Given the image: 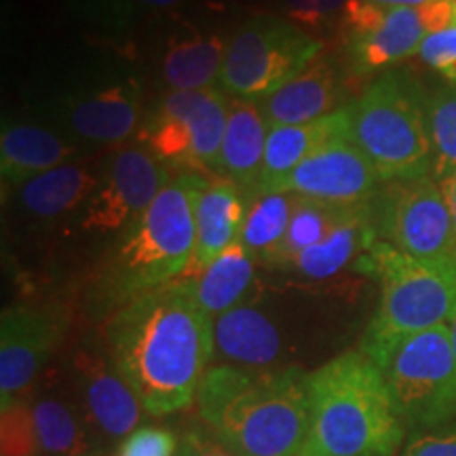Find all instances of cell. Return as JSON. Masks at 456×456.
I'll return each mask as SVG.
<instances>
[{
  "label": "cell",
  "instance_id": "cell-26",
  "mask_svg": "<svg viewBox=\"0 0 456 456\" xmlns=\"http://www.w3.org/2000/svg\"><path fill=\"white\" fill-rule=\"evenodd\" d=\"M226 43L216 34H191L169 45L163 57V78L171 91L216 87L224 66Z\"/></svg>",
  "mask_w": 456,
  "mask_h": 456
},
{
  "label": "cell",
  "instance_id": "cell-34",
  "mask_svg": "<svg viewBox=\"0 0 456 456\" xmlns=\"http://www.w3.org/2000/svg\"><path fill=\"white\" fill-rule=\"evenodd\" d=\"M175 437L159 427H144L129 433L121 446V456H174Z\"/></svg>",
  "mask_w": 456,
  "mask_h": 456
},
{
  "label": "cell",
  "instance_id": "cell-33",
  "mask_svg": "<svg viewBox=\"0 0 456 456\" xmlns=\"http://www.w3.org/2000/svg\"><path fill=\"white\" fill-rule=\"evenodd\" d=\"M349 0H283L289 21L296 26L319 28L345 13Z\"/></svg>",
  "mask_w": 456,
  "mask_h": 456
},
{
  "label": "cell",
  "instance_id": "cell-4",
  "mask_svg": "<svg viewBox=\"0 0 456 456\" xmlns=\"http://www.w3.org/2000/svg\"><path fill=\"white\" fill-rule=\"evenodd\" d=\"M208 180L180 171L151 208L127 228L102 275L106 300L118 306L171 281L191 269L195 256V212Z\"/></svg>",
  "mask_w": 456,
  "mask_h": 456
},
{
  "label": "cell",
  "instance_id": "cell-2",
  "mask_svg": "<svg viewBox=\"0 0 456 456\" xmlns=\"http://www.w3.org/2000/svg\"><path fill=\"white\" fill-rule=\"evenodd\" d=\"M199 414L239 456H300L309 433V389L300 370L214 366L197 393Z\"/></svg>",
  "mask_w": 456,
  "mask_h": 456
},
{
  "label": "cell",
  "instance_id": "cell-7",
  "mask_svg": "<svg viewBox=\"0 0 456 456\" xmlns=\"http://www.w3.org/2000/svg\"><path fill=\"white\" fill-rule=\"evenodd\" d=\"M370 359L408 431H429L456 419V357L448 323L397 338Z\"/></svg>",
  "mask_w": 456,
  "mask_h": 456
},
{
  "label": "cell",
  "instance_id": "cell-14",
  "mask_svg": "<svg viewBox=\"0 0 456 456\" xmlns=\"http://www.w3.org/2000/svg\"><path fill=\"white\" fill-rule=\"evenodd\" d=\"M342 21L359 72L379 70L419 53L420 43L429 34L420 7H385L370 0H349Z\"/></svg>",
  "mask_w": 456,
  "mask_h": 456
},
{
  "label": "cell",
  "instance_id": "cell-5",
  "mask_svg": "<svg viewBox=\"0 0 456 456\" xmlns=\"http://www.w3.org/2000/svg\"><path fill=\"white\" fill-rule=\"evenodd\" d=\"M363 269L380 279V305L362 340V353L372 357L408 334L444 326L456 311V256L419 260L387 241H376L362 260Z\"/></svg>",
  "mask_w": 456,
  "mask_h": 456
},
{
  "label": "cell",
  "instance_id": "cell-21",
  "mask_svg": "<svg viewBox=\"0 0 456 456\" xmlns=\"http://www.w3.org/2000/svg\"><path fill=\"white\" fill-rule=\"evenodd\" d=\"M245 212L248 208H245L243 192L235 182H208L197 201L195 256L188 271H203L237 241L241 235Z\"/></svg>",
  "mask_w": 456,
  "mask_h": 456
},
{
  "label": "cell",
  "instance_id": "cell-39",
  "mask_svg": "<svg viewBox=\"0 0 456 456\" xmlns=\"http://www.w3.org/2000/svg\"><path fill=\"white\" fill-rule=\"evenodd\" d=\"M370 3L385 4V7H420V4L431 3V0H370Z\"/></svg>",
  "mask_w": 456,
  "mask_h": 456
},
{
  "label": "cell",
  "instance_id": "cell-15",
  "mask_svg": "<svg viewBox=\"0 0 456 456\" xmlns=\"http://www.w3.org/2000/svg\"><path fill=\"white\" fill-rule=\"evenodd\" d=\"M68 129L95 146L123 144L142 121V89L135 81L108 83L66 100Z\"/></svg>",
  "mask_w": 456,
  "mask_h": 456
},
{
  "label": "cell",
  "instance_id": "cell-13",
  "mask_svg": "<svg viewBox=\"0 0 456 456\" xmlns=\"http://www.w3.org/2000/svg\"><path fill=\"white\" fill-rule=\"evenodd\" d=\"M379 182V174L345 131L306 157L279 186V192L353 208L372 201Z\"/></svg>",
  "mask_w": 456,
  "mask_h": 456
},
{
  "label": "cell",
  "instance_id": "cell-1",
  "mask_svg": "<svg viewBox=\"0 0 456 456\" xmlns=\"http://www.w3.org/2000/svg\"><path fill=\"white\" fill-rule=\"evenodd\" d=\"M106 336L114 368L152 416L191 406L216 353L212 317L182 277L114 309Z\"/></svg>",
  "mask_w": 456,
  "mask_h": 456
},
{
  "label": "cell",
  "instance_id": "cell-28",
  "mask_svg": "<svg viewBox=\"0 0 456 456\" xmlns=\"http://www.w3.org/2000/svg\"><path fill=\"white\" fill-rule=\"evenodd\" d=\"M355 208V205H353ZM351 208H342V205H330L322 201H313V199H296L292 218H289V226L285 231L283 241L273 254L271 265L283 266L294 256H298L305 249L313 248L319 241H323L334 226L345 218V214Z\"/></svg>",
  "mask_w": 456,
  "mask_h": 456
},
{
  "label": "cell",
  "instance_id": "cell-25",
  "mask_svg": "<svg viewBox=\"0 0 456 456\" xmlns=\"http://www.w3.org/2000/svg\"><path fill=\"white\" fill-rule=\"evenodd\" d=\"M254 265L256 258L245 249L241 239H237L212 265L197 271V277L184 275L182 279H186L197 305L214 322L222 313L239 306V300L252 285Z\"/></svg>",
  "mask_w": 456,
  "mask_h": 456
},
{
  "label": "cell",
  "instance_id": "cell-18",
  "mask_svg": "<svg viewBox=\"0 0 456 456\" xmlns=\"http://www.w3.org/2000/svg\"><path fill=\"white\" fill-rule=\"evenodd\" d=\"M77 155V146L53 131L28 123L4 125L0 135V175L4 184L21 188L45 171L72 163Z\"/></svg>",
  "mask_w": 456,
  "mask_h": 456
},
{
  "label": "cell",
  "instance_id": "cell-24",
  "mask_svg": "<svg viewBox=\"0 0 456 456\" xmlns=\"http://www.w3.org/2000/svg\"><path fill=\"white\" fill-rule=\"evenodd\" d=\"M98 182L100 175L89 165L72 161L45 171L17 188V201L21 205V212L34 220H57L81 205L85 208Z\"/></svg>",
  "mask_w": 456,
  "mask_h": 456
},
{
  "label": "cell",
  "instance_id": "cell-11",
  "mask_svg": "<svg viewBox=\"0 0 456 456\" xmlns=\"http://www.w3.org/2000/svg\"><path fill=\"white\" fill-rule=\"evenodd\" d=\"M171 178V169L146 146L121 148L108 161L94 195L85 203L81 228L98 235L127 231Z\"/></svg>",
  "mask_w": 456,
  "mask_h": 456
},
{
  "label": "cell",
  "instance_id": "cell-12",
  "mask_svg": "<svg viewBox=\"0 0 456 456\" xmlns=\"http://www.w3.org/2000/svg\"><path fill=\"white\" fill-rule=\"evenodd\" d=\"M68 328V315L60 306L15 305L0 319V399L3 406L32 385L53 355Z\"/></svg>",
  "mask_w": 456,
  "mask_h": 456
},
{
  "label": "cell",
  "instance_id": "cell-38",
  "mask_svg": "<svg viewBox=\"0 0 456 456\" xmlns=\"http://www.w3.org/2000/svg\"><path fill=\"white\" fill-rule=\"evenodd\" d=\"M442 191L446 195L450 214H452V224H454V243H456V174L448 175L442 182Z\"/></svg>",
  "mask_w": 456,
  "mask_h": 456
},
{
  "label": "cell",
  "instance_id": "cell-40",
  "mask_svg": "<svg viewBox=\"0 0 456 456\" xmlns=\"http://www.w3.org/2000/svg\"><path fill=\"white\" fill-rule=\"evenodd\" d=\"M448 328H450V336H452V346H454V357H456V311L452 319L448 322Z\"/></svg>",
  "mask_w": 456,
  "mask_h": 456
},
{
  "label": "cell",
  "instance_id": "cell-17",
  "mask_svg": "<svg viewBox=\"0 0 456 456\" xmlns=\"http://www.w3.org/2000/svg\"><path fill=\"white\" fill-rule=\"evenodd\" d=\"M349 131V110L346 106L338 108L319 121L305 125H277L271 127L269 140H266L265 163L258 184L252 191L256 192H275L283 184L292 171L311 157L319 146L326 144L334 135Z\"/></svg>",
  "mask_w": 456,
  "mask_h": 456
},
{
  "label": "cell",
  "instance_id": "cell-8",
  "mask_svg": "<svg viewBox=\"0 0 456 456\" xmlns=\"http://www.w3.org/2000/svg\"><path fill=\"white\" fill-rule=\"evenodd\" d=\"M322 51L323 43L294 21L254 17L226 43L220 87L231 98L258 104L298 77Z\"/></svg>",
  "mask_w": 456,
  "mask_h": 456
},
{
  "label": "cell",
  "instance_id": "cell-42",
  "mask_svg": "<svg viewBox=\"0 0 456 456\" xmlns=\"http://www.w3.org/2000/svg\"><path fill=\"white\" fill-rule=\"evenodd\" d=\"M450 3H452V0H450Z\"/></svg>",
  "mask_w": 456,
  "mask_h": 456
},
{
  "label": "cell",
  "instance_id": "cell-16",
  "mask_svg": "<svg viewBox=\"0 0 456 456\" xmlns=\"http://www.w3.org/2000/svg\"><path fill=\"white\" fill-rule=\"evenodd\" d=\"M338 100V74L332 60L319 55L298 77L281 89L258 102L262 114L271 127L277 125H305L328 117Z\"/></svg>",
  "mask_w": 456,
  "mask_h": 456
},
{
  "label": "cell",
  "instance_id": "cell-31",
  "mask_svg": "<svg viewBox=\"0 0 456 456\" xmlns=\"http://www.w3.org/2000/svg\"><path fill=\"white\" fill-rule=\"evenodd\" d=\"M0 410H3V423H0L3 456H37L41 442H38L32 410L20 399L0 406Z\"/></svg>",
  "mask_w": 456,
  "mask_h": 456
},
{
  "label": "cell",
  "instance_id": "cell-10",
  "mask_svg": "<svg viewBox=\"0 0 456 456\" xmlns=\"http://www.w3.org/2000/svg\"><path fill=\"white\" fill-rule=\"evenodd\" d=\"M372 205L376 235L419 260L456 256L454 224L442 184L429 175L387 182Z\"/></svg>",
  "mask_w": 456,
  "mask_h": 456
},
{
  "label": "cell",
  "instance_id": "cell-19",
  "mask_svg": "<svg viewBox=\"0 0 456 456\" xmlns=\"http://www.w3.org/2000/svg\"><path fill=\"white\" fill-rule=\"evenodd\" d=\"M271 125L256 102L231 98L224 142L216 171L249 192L258 184Z\"/></svg>",
  "mask_w": 456,
  "mask_h": 456
},
{
  "label": "cell",
  "instance_id": "cell-6",
  "mask_svg": "<svg viewBox=\"0 0 456 456\" xmlns=\"http://www.w3.org/2000/svg\"><path fill=\"white\" fill-rule=\"evenodd\" d=\"M349 138L380 182L423 178L433 163L425 102L395 74L379 78L346 106Z\"/></svg>",
  "mask_w": 456,
  "mask_h": 456
},
{
  "label": "cell",
  "instance_id": "cell-41",
  "mask_svg": "<svg viewBox=\"0 0 456 456\" xmlns=\"http://www.w3.org/2000/svg\"><path fill=\"white\" fill-rule=\"evenodd\" d=\"M454 21H456V0H454Z\"/></svg>",
  "mask_w": 456,
  "mask_h": 456
},
{
  "label": "cell",
  "instance_id": "cell-3",
  "mask_svg": "<svg viewBox=\"0 0 456 456\" xmlns=\"http://www.w3.org/2000/svg\"><path fill=\"white\" fill-rule=\"evenodd\" d=\"M309 433L300 456H393L406 437L387 383L362 351L306 374Z\"/></svg>",
  "mask_w": 456,
  "mask_h": 456
},
{
  "label": "cell",
  "instance_id": "cell-32",
  "mask_svg": "<svg viewBox=\"0 0 456 456\" xmlns=\"http://www.w3.org/2000/svg\"><path fill=\"white\" fill-rule=\"evenodd\" d=\"M419 55L427 66L440 70L456 85V21L442 30L427 34L420 43Z\"/></svg>",
  "mask_w": 456,
  "mask_h": 456
},
{
  "label": "cell",
  "instance_id": "cell-27",
  "mask_svg": "<svg viewBox=\"0 0 456 456\" xmlns=\"http://www.w3.org/2000/svg\"><path fill=\"white\" fill-rule=\"evenodd\" d=\"M296 199H298L296 195L279 191L254 195V201L248 205V212H245L239 239L256 260L271 262L289 226Z\"/></svg>",
  "mask_w": 456,
  "mask_h": 456
},
{
  "label": "cell",
  "instance_id": "cell-37",
  "mask_svg": "<svg viewBox=\"0 0 456 456\" xmlns=\"http://www.w3.org/2000/svg\"><path fill=\"white\" fill-rule=\"evenodd\" d=\"M131 7H138L144 11H167L186 3V0H125Z\"/></svg>",
  "mask_w": 456,
  "mask_h": 456
},
{
  "label": "cell",
  "instance_id": "cell-20",
  "mask_svg": "<svg viewBox=\"0 0 456 456\" xmlns=\"http://www.w3.org/2000/svg\"><path fill=\"white\" fill-rule=\"evenodd\" d=\"M85 391V402L94 420L108 436L123 437L135 429L142 419V402L117 368L91 353L77 359Z\"/></svg>",
  "mask_w": 456,
  "mask_h": 456
},
{
  "label": "cell",
  "instance_id": "cell-9",
  "mask_svg": "<svg viewBox=\"0 0 456 456\" xmlns=\"http://www.w3.org/2000/svg\"><path fill=\"white\" fill-rule=\"evenodd\" d=\"M228 100L222 87L171 91L142 127L144 146L169 169H214L224 142Z\"/></svg>",
  "mask_w": 456,
  "mask_h": 456
},
{
  "label": "cell",
  "instance_id": "cell-29",
  "mask_svg": "<svg viewBox=\"0 0 456 456\" xmlns=\"http://www.w3.org/2000/svg\"><path fill=\"white\" fill-rule=\"evenodd\" d=\"M41 450L47 454L74 456L85 450V437L77 416L57 399H41L32 408Z\"/></svg>",
  "mask_w": 456,
  "mask_h": 456
},
{
  "label": "cell",
  "instance_id": "cell-35",
  "mask_svg": "<svg viewBox=\"0 0 456 456\" xmlns=\"http://www.w3.org/2000/svg\"><path fill=\"white\" fill-rule=\"evenodd\" d=\"M402 456H456V425L414 433Z\"/></svg>",
  "mask_w": 456,
  "mask_h": 456
},
{
  "label": "cell",
  "instance_id": "cell-30",
  "mask_svg": "<svg viewBox=\"0 0 456 456\" xmlns=\"http://www.w3.org/2000/svg\"><path fill=\"white\" fill-rule=\"evenodd\" d=\"M427 129H429L433 161L444 178L456 174V94L442 91L425 102Z\"/></svg>",
  "mask_w": 456,
  "mask_h": 456
},
{
  "label": "cell",
  "instance_id": "cell-22",
  "mask_svg": "<svg viewBox=\"0 0 456 456\" xmlns=\"http://www.w3.org/2000/svg\"><path fill=\"white\" fill-rule=\"evenodd\" d=\"M216 353L243 370L269 368L281 353V336L265 313L235 306L214 319Z\"/></svg>",
  "mask_w": 456,
  "mask_h": 456
},
{
  "label": "cell",
  "instance_id": "cell-36",
  "mask_svg": "<svg viewBox=\"0 0 456 456\" xmlns=\"http://www.w3.org/2000/svg\"><path fill=\"white\" fill-rule=\"evenodd\" d=\"M180 456H239L212 431L192 429L180 442Z\"/></svg>",
  "mask_w": 456,
  "mask_h": 456
},
{
  "label": "cell",
  "instance_id": "cell-23",
  "mask_svg": "<svg viewBox=\"0 0 456 456\" xmlns=\"http://www.w3.org/2000/svg\"><path fill=\"white\" fill-rule=\"evenodd\" d=\"M376 228L372 218V201L355 205L345 214L334 231L313 248L305 249L283 269L296 271L311 279H326L345 269L359 252L366 254L376 243Z\"/></svg>",
  "mask_w": 456,
  "mask_h": 456
}]
</instances>
